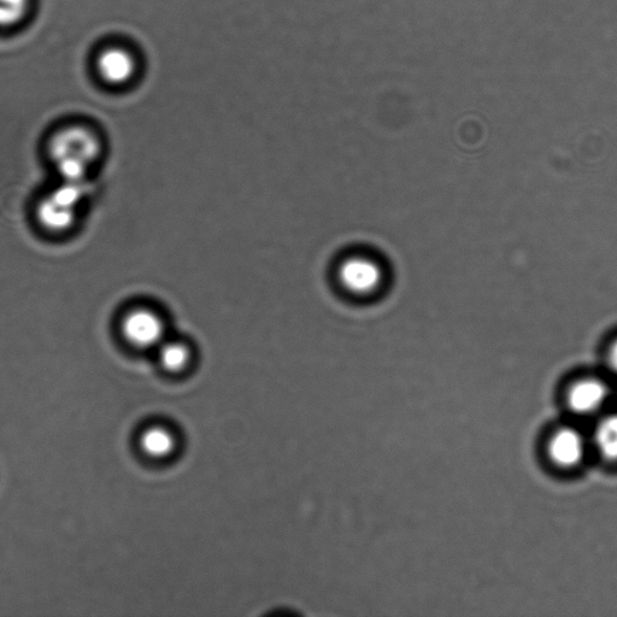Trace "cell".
Wrapping results in <instances>:
<instances>
[{"instance_id":"cell-1","label":"cell","mask_w":617,"mask_h":617,"mask_svg":"<svg viewBox=\"0 0 617 617\" xmlns=\"http://www.w3.org/2000/svg\"><path fill=\"white\" fill-rule=\"evenodd\" d=\"M99 154L101 143L97 135L84 127L63 129L51 139V160L63 181H86Z\"/></svg>"},{"instance_id":"cell-2","label":"cell","mask_w":617,"mask_h":617,"mask_svg":"<svg viewBox=\"0 0 617 617\" xmlns=\"http://www.w3.org/2000/svg\"><path fill=\"white\" fill-rule=\"evenodd\" d=\"M86 181H62L38 207V220L52 232L67 231L74 225L82 199L86 196Z\"/></svg>"},{"instance_id":"cell-3","label":"cell","mask_w":617,"mask_h":617,"mask_svg":"<svg viewBox=\"0 0 617 617\" xmlns=\"http://www.w3.org/2000/svg\"><path fill=\"white\" fill-rule=\"evenodd\" d=\"M339 281L352 296L374 295L383 285L384 270L380 264L367 256H351L340 264Z\"/></svg>"},{"instance_id":"cell-4","label":"cell","mask_w":617,"mask_h":617,"mask_svg":"<svg viewBox=\"0 0 617 617\" xmlns=\"http://www.w3.org/2000/svg\"><path fill=\"white\" fill-rule=\"evenodd\" d=\"M122 333L129 344L139 349H157L167 337V325L157 311L138 308L125 316Z\"/></svg>"},{"instance_id":"cell-5","label":"cell","mask_w":617,"mask_h":617,"mask_svg":"<svg viewBox=\"0 0 617 617\" xmlns=\"http://www.w3.org/2000/svg\"><path fill=\"white\" fill-rule=\"evenodd\" d=\"M585 449V440L581 433L573 428H562L551 439L549 455L556 466L571 469L584 460Z\"/></svg>"},{"instance_id":"cell-6","label":"cell","mask_w":617,"mask_h":617,"mask_svg":"<svg viewBox=\"0 0 617 617\" xmlns=\"http://www.w3.org/2000/svg\"><path fill=\"white\" fill-rule=\"evenodd\" d=\"M609 397L607 385L597 379L581 380L568 393V407L573 413L591 415L603 408Z\"/></svg>"},{"instance_id":"cell-7","label":"cell","mask_w":617,"mask_h":617,"mask_svg":"<svg viewBox=\"0 0 617 617\" xmlns=\"http://www.w3.org/2000/svg\"><path fill=\"white\" fill-rule=\"evenodd\" d=\"M98 70L102 78L109 84L123 85L133 78L135 61L126 50L109 49L99 57Z\"/></svg>"},{"instance_id":"cell-8","label":"cell","mask_w":617,"mask_h":617,"mask_svg":"<svg viewBox=\"0 0 617 617\" xmlns=\"http://www.w3.org/2000/svg\"><path fill=\"white\" fill-rule=\"evenodd\" d=\"M158 358L161 366L169 373H180L192 360L190 346L182 340L166 339L158 346Z\"/></svg>"},{"instance_id":"cell-9","label":"cell","mask_w":617,"mask_h":617,"mask_svg":"<svg viewBox=\"0 0 617 617\" xmlns=\"http://www.w3.org/2000/svg\"><path fill=\"white\" fill-rule=\"evenodd\" d=\"M141 449L152 458H166L176 448L174 434L162 426L150 427L140 438Z\"/></svg>"},{"instance_id":"cell-10","label":"cell","mask_w":617,"mask_h":617,"mask_svg":"<svg viewBox=\"0 0 617 617\" xmlns=\"http://www.w3.org/2000/svg\"><path fill=\"white\" fill-rule=\"evenodd\" d=\"M595 442L604 460L617 461V414L605 417L597 426Z\"/></svg>"},{"instance_id":"cell-11","label":"cell","mask_w":617,"mask_h":617,"mask_svg":"<svg viewBox=\"0 0 617 617\" xmlns=\"http://www.w3.org/2000/svg\"><path fill=\"white\" fill-rule=\"evenodd\" d=\"M28 0H0V27H10L22 20Z\"/></svg>"},{"instance_id":"cell-12","label":"cell","mask_w":617,"mask_h":617,"mask_svg":"<svg viewBox=\"0 0 617 617\" xmlns=\"http://www.w3.org/2000/svg\"><path fill=\"white\" fill-rule=\"evenodd\" d=\"M608 364L609 368L617 374V339L610 345L608 351Z\"/></svg>"}]
</instances>
